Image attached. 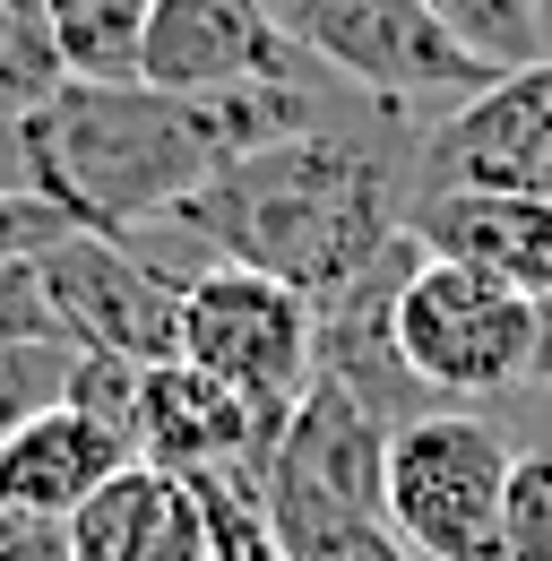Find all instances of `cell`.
I'll return each mask as SVG.
<instances>
[{"label":"cell","mask_w":552,"mask_h":561,"mask_svg":"<svg viewBox=\"0 0 552 561\" xmlns=\"http://www.w3.org/2000/svg\"><path fill=\"white\" fill-rule=\"evenodd\" d=\"M527 380L552 389V294H536V354H527Z\"/></svg>","instance_id":"obj_24"},{"label":"cell","mask_w":552,"mask_h":561,"mask_svg":"<svg viewBox=\"0 0 552 561\" xmlns=\"http://www.w3.org/2000/svg\"><path fill=\"white\" fill-rule=\"evenodd\" d=\"M268 492H311V501H337V510H371L380 518V492H389V423L371 415L345 380L311 371V389L285 415Z\"/></svg>","instance_id":"obj_12"},{"label":"cell","mask_w":552,"mask_h":561,"mask_svg":"<svg viewBox=\"0 0 552 561\" xmlns=\"http://www.w3.org/2000/svg\"><path fill=\"white\" fill-rule=\"evenodd\" d=\"M130 458H138L130 423L61 398V407L26 415L9 440H0V501H9V510H35V518H78Z\"/></svg>","instance_id":"obj_13"},{"label":"cell","mask_w":552,"mask_h":561,"mask_svg":"<svg viewBox=\"0 0 552 561\" xmlns=\"http://www.w3.org/2000/svg\"><path fill=\"white\" fill-rule=\"evenodd\" d=\"M69 561H216L207 553V501L182 476L130 458L69 518Z\"/></svg>","instance_id":"obj_15"},{"label":"cell","mask_w":552,"mask_h":561,"mask_svg":"<svg viewBox=\"0 0 552 561\" xmlns=\"http://www.w3.org/2000/svg\"><path fill=\"white\" fill-rule=\"evenodd\" d=\"M414 139L423 122L398 104H371L337 87V104L311 130L242 147L191 208L173 216L182 242H199L207 260L233 268H268V277L329 294L363 260H380L414 208Z\"/></svg>","instance_id":"obj_2"},{"label":"cell","mask_w":552,"mask_h":561,"mask_svg":"<svg viewBox=\"0 0 552 561\" xmlns=\"http://www.w3.org/2000/svg\"><path fill=\"white\" fill-rule=\"evenodd\" d=\"M44 294L61 311L69 346L78 354H113V363H173L182 354V302L191 277L147 242V233H61L53 251H35Z\"/></svg>","instance_id":"obj_6"},{"label":"cell","mask_w":552,"mask_h":561,"mask_svg":"<svg viewBox=\"0 0 552 561\" xmlns=\"http://www.w3.org/2000/svg\"><path fill=\"white\" fill-rule=\"evenodd\" d=\"M414 191H527L552 199V53L501 70L414 139Z\"/></svg>","instance_id":"obj_9"},{"label":"cell","mask_w":552,"mask_h":561,"mask_svg":"<svg viewBox=\"0 0 552 561\" xmlns=\"http://www.w3.org/2000/svg\"><path fill=\"white\" fill-rule=\"evenodd\" d=\"M414 268H423V242L398 233L380 260H363L345 285L311 294V354H320V371L345 380L389 432L414 423V415H440V398L414 380L406 346H398V294H406Z\"/></svg>","instance_id":"obj_10"},{"label":"cell","mask_w":552,"mask_h":561,"mask_svg":"<svg viewBox=\"0 0 552 561\" xmlns=\"http://www.w3.org/2000/svg\"><path fill=\"white\" fill-rule=\"evenodd\" d=\"M0 561H69V518H35L0 501Z\"/></svg>","instance_id":"obj_23"},{"label":"cell","mask_w":552,"mask_h":561,"mask_svg":"<svg viewBox=\"0 0 552 561\" xmlns=\"http://www.w3.org/2000/svg\"><path fill=\"white\" fill-rule=\"evenodd\" d=\"M182 363L233 380L268 415H294V398L320 371V354H311V294L268 277V268L207 260L191 277V302H182Z\"/></svg>","instance_id":"obj_7"},{"label":"cell","mask_w":552,"mask_h":561,"mask_svg":"<svg viewBox=\"0 0 552 561\" xmlns=\"http://www.w3.org/2000/svg\"><path fill=\"white\" fill-rule=\"evenodd\" d=\"M276 18L329 78L398 113H423V104L449 113L501 78L432 0H276Z\"/></svg>","instance_id":"obj_3"},{"label":"cell","mask_w":552,"mask_h":561,"mask_svg":"<svg viewBox=\"0 0 552 561\" xmlns=\"http://www.w3.org/2000/svg\"><path fill=\"white\" fill-rule=\"evenodd\" d=\"M492 70H527L544 61V0H432Z\"/></svg>","instance_id":"obj_19"},{"label":"cell","mask_w":552,"mask_h":561,"mask_svg":"<svg viewBox=\"0 0 552 561\" xmlns=\"http://www.w3.org/2000/svg\"><path fill=\"white\" fill-rule=\"evenodd\" d=\"M501 553L552 561V449H518L501 484Z\"/></svg>","instance_id":"obj_21"},{"label":"cell","mask_w":552,"mask_h":561,"mask_svg":"<svg viewBox=\"0 0 552 561\" xmlns=\"http://www.w3.org/2000/svg\"><path fill=\"white\" fill-rule=\"evenodd\" d=\"M147 9L156 0H44V18L69 53V78H138Z\"/></svg>","instance_id":"obj_18"},{"label":"cell","mask_w":552,"mask_h":561,"mask_svg":"<svg viewBox=\"0 0 552 561\" xmlns=\"http://www.w3.org/2000/svg\"><path fill=\"white\" fill-rule=\"evenodd\" d=\"M69 87V53L44 18V0H0V130L44 113Z\"/></svg>","instance_id":"obj_17"},{"label":"cell","mask_w":552,"mask_h":561,"mask_svg":"<svg viewBox=\"0 0 552 561\" xmlns=\"http://www.w3.org/2000/svg\"><path fill=\"white\" fill-rule=\"evenodd\" d=\"M398 346H406L414 380L440 398V407H467V398H501L527 380V354H536V294H518L492 268L467 260H432L406 277L398 294Z\"/></svg>","instance_id":"obj_5"},{"label":"cell","mask_w":552,"mask_h":561,"mask_svg":"<svg viewBox=\"0 0 552 561\" xmlns=\"http://www.w3.org/2000/svg\"><path fill=\"white\" fill-rule=\"evenodd\" d=\"M311 70L320 61L285 35L276 0H156L147 9V53H138L147 87L216 95V87H268V78Z\"/></svg>","instance_id":"obj_11"},{"label":"cell","mask_w":552,"mask_h":561,"mask_svg":"<svg viewBox=\"0 0 552 561\" xmlns=\"http://www.w3.org/2000/svg\"><path fill=\"white\" fill-rule=\"evenodd\" d=\"M345 78H268V87H147V78H69L26 122H9L18 182L44 191L87 233H164L207 182L260 139L311 130Z\"/></svg>","instance_id":"obj_1"},{"label":"cell","mask_w":552,"mask_h":561,"mask_svg":"<svg viewBox=\"0 0 552 561\" xmlns=\"http://www.w3.org/2000/svg\"><path fill=\"white\" fill-rule=\"evenodd\" d=\"M268 527H276V545H285V561H414L389 536V518L311 501V492H268Z\"/></svg>","instance_id":"obj_16"},{"label":"cell","mask_w":552,"mask_h":561,"mask_svg":"<svg viewBox=\"0 0 552 561\" xmlns=\"http://www.w3.org/2000/svg\"><path fill=\"white\" fill-rule=\"evenodd\" d=\"M406 233L432 260L492 268L518 294H552V199L527 191H414Z\"/></svg>","instance_id":"obj_14"},{"label":"cell","mask_w":552,"mask_h":561,"mask_svg":"<svg viewBox=\"0 0 552 561\" xmlns=\"http://www.w3.org/2000/svg\"><path fill=\"white\" fill-rule=\"evenodd\" d=\"M61 233H78L44 191H26V182H0V268L9 260H35V251H53Z\"/></svg>","instance_id":"obj_22"},{"label":"cell","mask_w":552,"mask_h":561,"mask_svg":"<svg viewBox=\"0 0 552 561\" xmlns=\"http://www.w3.org/2000/svg\"><path fill=\"white\" fill-rule=\"evenodd\" d=\"M509 440L467 407L414 415L389 432V492L380 518L414 561H509L501 553V484H509Z\"/></svg>","instance_id":"obj_4"},{"label":"cell","mask_w":552,"mask_h":561,"mask_svg":"<svg viewBox=\"0 0 552 561\" xmlns=\"http://www.w3.org/2000/svg\"><path fill=\"white\" fill-rule=\"evenodd\" d=\"M285 415L251 407L233 380H216L199 363H147L138 371V458L182 476V484H242L268 501V467Z\"/></svg>","instance_id":"obj_8"},{"label":"cell","mask_w":552,"mask_h":561,"mask_svg":"<svg viewBox=\"0 0 552 561\" xmlns=\"http://www.w3.org/2000/svg\"><path fill=\"white\" fill-rule=\"evenodd\" d=\"M69 371H78V346H61V337H53V346H18V337H0V440H9L26 415L61 407Z\"/></svg>","instance_id":"obj_20"}]
</instances>
